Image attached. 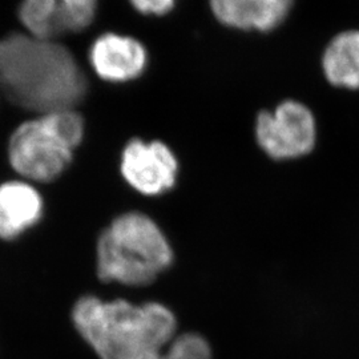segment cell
I'll list each match as a JSON object with an SVG mask.
<instances>
[{
	"label": "cell",
	"mask_w": 359,
	"mask_h": 359,
	"mask_svg": "<svg viewBox=\"0 0 359 359\" xmlns=\"http://www.w3.org/2000/svg\"><path fill=\"white\" fill-rule=\"evenodd\" d=\"M218 22L236 29H256L258 0H210Z\"/></svg>",
	"instance_id": "8fae6325"
},
{
	"label": "cell",
	"mask_w": 359,
	"mask_h": 359,
	"mask_svg": "<svg viewBox=\"0 0 359 359\" xmlns=\"http://www.w3.org/2000/svg\"><path fill=\"white\" fill-rule=\"evenodd\" d=\"M142 359H212V348L203 335L184 333Z\"/></svg>",
	"instance_id": "7c38bea8"
},
{
	"label": "cell",
	"mask_w": 359,
	"mask_h": 359,
	"mask_svg": "<svg viewBox=\"0 0 359 359\" xmlns=\"http://www.w3.org/2000/svg\"><path fill=\"white\" fill-rule=\"evenodd\" d=\"M256 139L273 160H294L310 154L317 142V123L305 104L286 100L257 116Z\"/></svg>",
	"instance_id": "5b68a950"
},
{
	"label": "cell",
	"mask_w": 359,
	"mask_h": 359,
	"mask_svg": "<svg viewBox=\"0 0 359 359\" xmlns=\"http://www.w3.org/2000/svg\"><path fill=\"white\" fill-rule=\"evenodd\" d=\"M44 203L38 189L27 181L0 185V238L13 240L35 226L43 216Z\"/></svg>",
	"instance_id": "9c48e42d"
},
{
	"label": "cell",
	"mask_w": 359,
	"mask_h": 359,
	"mask_svg": "<svg viewBox=\"0 0 359 359\" xmlns=\"http://www.w3.org/2000/svg\"><path fill=\"white\" fill-rule=\"evenodd\" d=\"M97 276L103 283L147 286L170 268L175 256L165 234L140 212L116 217L99 237Z\"/></svg>",
	"instance_id": "3957f363"
},
{
	"label": "cell",
	"mask_w": 359,
	"mask_h": 359,
	"mask_svg": "<svg viewBox=\"0 0 359 359\" xmlns=\"http://www.w3.org/2000/svg\"><path fill=\"white\" fill-rule=\"evenodd\" d=\"M326 80L338 88L359 90V31L338 34L322 55Z\"/></svg>",
	"instance_id": "30bf717a"
},
{
	"label": "cell",
	"mask_w": 359,
	"mask_h": 359,
	"mask_svg": "<svg viewBox=\"0 0 359 359\" xmlns=\"http://www.w3.org/2000/svg\"><path fill=\"white\" fill-rule=\"evenodd\" d=\"M294 0H258L257 31L269 32L281 26L292 11Z\"/></svg>",
	"instance_id": "4fadbf2b"
},
{
	"label": "cell",
	"mask_w": 359,
	"mask_h": 359,
	"mask_svg": "<svg viewBox=\"0 0 359 359\" xmlns=\"http://www.w3.org/2000/svg\"><path fill=\"white\" fill-rule=\"evenodd\" d=\"M136 11L142 15H167L176 6V0H129Z\"/></svg>",
	"instance_id": "5bb4252c"
},
{
	"label": "cell",
	"mask_w": 359,
	"mask_h": 359,
	"mask_svg": "<svg viewBox=\"0 0 359 359\" xmlns=\"http://www.w3.org/2000/svg\"><path fill=\"white\" fill-rule=\"evenodd\" d=\"M96 8L97 0H22L19 20L27 34L56 40L90 27Z\"/></svg>",
	"instance_id": "52a82bcc"
},
{
	"label": "cell",
	"mask_w": 359,
	"mask_h": 359,
	"mask_svg": "<svg viewBox=\"0 0 359 359\" xmlns=\"http://www.w3.org/2000/svg\"><path fill=\"white\" fill-rule=\"evenodd\" d=\"M120 172L136 192L160 196L176 185L179 160L164 142L133 139L123 149Z\"/></svg>",
	"instance_id": "8992f818"
},
{
	"label": "cell",
	"mask_w": 359,
	"mask_h": 359,
	"mask_svg": "<svg viewBox=\"0 0 359 359\" xmlns=\"http://www.w3.org/2000/svg\"><path fill=\"white\" fill-rule=\"evenodd\" d=\"M72 322L100 359H142L176 335L177 320L158 302L133 305L127 299L104 301L81 297L72 309Z\"/></svg>",
	"instance_id": "7a4b0ae2"
},
{
	"label": "cell",
	"mask_w": 359,
	"mask_h": 359,
	"mask_svg": "<svg viewBox=\"0 0 359 359\" xmlns=\"http://www.w3.org/2000/svg\"><path fill=\"white\" fill-rule=\"evenodd\" d=\"M0 87L11 103L43 115L74 109L86 97L88 83L63 44L11 34L0 40Z\"/></svg>",
	"instance_id": "6da1fadb"
},
{
	"label": "cell",
	"mask_w": 359,
	"mask_h": 359,
	"mask_svg": "<svg viewBox=\"0 0 359 359\" xmlns=\"http://www.w3.org/2000/svg\"><path fill=\"white\" fill-rule=\"evenodd\" d=\"M95 74L108 83H127L142 76L148 65V52L137 39L107 32L90 50Z\"/></svg>",
	"instance_id": "ba28073f"
},
{
	"label": "cell",
	"mask_w": 359,
	"mask_h": 359,
	"mask_svg": "<svg viewBox=\"0 0 359 359\" xmlns=\"http://www.w3.org/2000/svg\"><path fill=\"white\" fill-rule=\"evenodd\" d=\"M74 151L46 115L20 124L8 142V158L13 170L35 182H51L60 177L71 165Z\"/></svg>",
	"instance_id": "277c9868"
}]
</instances>
